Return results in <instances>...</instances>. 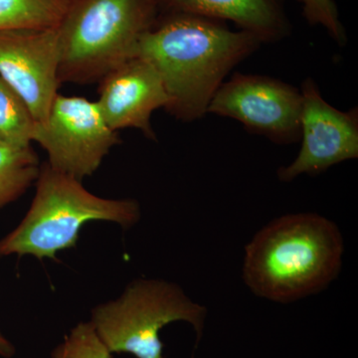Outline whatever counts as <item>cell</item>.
<instances>
[{
    "mask_svg": "<svg viewBox=\"0 0 358 358\" xmlns=\"http://www.w3.org/2000/svg\"><path fill=\"white\" fill-rule=\"evenodd\" d=\"M300 1L303 4V16L310 24L322 26L336 43L345 45V30L339 20L338 6L334 0H300Z\"/></svg>",
    "mask_w": 358,
    "mask_h": 358,
    "instance_id": "obj_16",
    "label": "cell"
},
{
    "mask_svg": "<svg viewBox=\"0 0 358 358\" xmlns=\"http://www.w3.org/2000/svg\"><path fill=\"white\" fill-rule=\"evenodd\" d=\"M41 166L31 145L0 143V208L20 199L38 179Z\"/></svg>",
    "mask_w": 358,
    "mask_h": 358,
    "instance_id": "obj_12",
    "label": "cell"
},
{
    "mask_svg": "<svg viewBox=\"0 0 358 358\" xmlns=\"http://www.w3.org/2000/svg\"><path fill=\"white\" fill-rule=\"evenodd\" d=\"M33 141L44 148L52 169L82 181L100 167L119 138L96 102L58 94Z\"/></svg>",
    "mask_w": 358,
    "mask_h": 358,
    "instance_id": "obj_6",
    "label": "cell"
},
{
    "mask_svg": "<svg viewBox=\"0 0 358 358\" xmlns=\"http://www.w3.org/2000/svg\"><path fill=\"white\" fill-rule=\"evenodd\" d=\"M345 243L336 223L315 213L271 221L245 247L242 275L259 298L289 303L320 293L338 277Z\"/></svg>",
    "mask_w": 358,
    "mask_h": 358,
    "instance_id": "obj_2",
    "label": "cell"
},
{
    "mask_svg": "<svg viewBox=\"0 0 358 358\" xmlns=\"http://www.w3.org/2000/svg\"><path fill=\"white\" fill-rule=\"evenodd\" d=\"M261 43L256 35L233 31L221 21L173 13L141 35L134 57L145 59L159 73L169 96L166 109L190 122L206 114L228 73Z\"/></svg>",
    "mask_w": 358,
    "mask_h": 358,
    "instance_id": "obj_1",
    "label": "cell"
},
{
    "mask_svg": "<svg viewBox=\"0 0 358 358\" xmlns=\"http://www.w3.org/2000/svg\"><path fill=\"white\" fill-rule=\"evenodd\" d=\"M157 0H75L56 28L59 80L101 81L134 57L141 35L155 24Z\"/></svg>",
    "mask_w": 358,
    "mask_h": 358,
    "instance_id": "obj_4",
    "label": "cell"
},
{
    "mask_svg": "<svg viewBox=\"0 0 358 358\" xmlns=\"http://www.w3.org/2000/svg\"><path fill=\"white\" fill-rule=\"evenodd\" d=\"M37 124L23 99L0 78V143L31 145Z\"/></svg>",
    "mask_w": 358,
    "mask_h": 358,
    "instance_id": "obj_14",
    "label": "cell"
},
{
    "mask_svg": "<svg viewBox=\"0 0 358 358\" xmlns=\"http://www.w3.org/2000/svg\"><path fill=\"white\" fill-rule=\"evenodd\" d=\"M69 4L67 0H0V31L57 28Z\"/></svg>",
    "mask_w": 358,
    "mask_h": 358,
    "instance_id": "obj_13",
    "label": "cell"
},
{
    "mask_svg": "<svg viewBox=\"0 0 358 358\" xmlns=\"http://www.w3.org/2000/svg\"><path fill=\"white\" fill-rule=\"evenodd\" d=\"M141 219L134 199H108L87 190L81 180L44 164L36 193L20 225L0 239V258L30 255L56 259L63 250L76 246L79 233L91 221H108L127 230Z\"/></svg>",
    "mask_w": 358,
    "mask_h": 358,
    "instance_id": "obj_3",
    "label": "cell"
},
{
    "mask_svg": "<svg viewBox=\"0 0 358 358\" xmlns=\"http://www.w3.org/2000/svg\"><path fill=\"white\" fill-rule=\"evenodd\" d=\"M96 101L103 119L113 131L134 128L155 138L150 117L169 103L166 89L157 71L145 59L133 57L101 80Z\"/></svg>",
    "mask_w": 358,
    "mask_h": 358,
    "instance_id": "obj_10",
    "label": "cell"
},
{
    "mask_svg": "<svg viewBox=\"0 0 358 358\" xmlns=\"http://www.w3.org/2000/svg\"><path fill=\"white\" fill-rule=\"evenodd\" d=\"M206 315V308L193 301L178 285L164 280L138 279L119 298L94 308L89 322L112 353L164 358L159 338L162 329L173 322H187L199 343Z\"/></svg>",
    "mask_w": 358,
    "mask_h": 358,
    "instance_id": "obj_5",
    "label": "cell"
},
{
    "mask_svg": "<svg viewBox=\"0 0 358 358\" xmlns=\"http://www.w3.org/2000/svg\"><path fill=\"white\" fill-rule=\"evenodd\" d=\"M173 13H187L219 21H231L262 42L282 39L289 23L282 0H157Z\"/></svg>",
    "mask_w": 358,
    "mask_h": 358,
    "instance_id": "obj_11",
    "label": "cell"
},
{
    "mask_svg": "<svg viewBox=\"0 0 358 358\" xmlns=\"http://www.w3.org/2000/svg\"><path fill=\"white\" fill-rule=\"evenodd\" d=\"M301 148L296 159L278 171L282 182L301 174L319 176L329 167L358 157V112L336 109L320 95L317 84L306 79L301 85Z\"/></svg>",
    "mask_w": 358,
    "mask_h": 358,
    "instance_id": "obj_8",
    "label": "cell"
},
{
    "mask_svg": "<svg viewBox=\"0 0 358 358\" xmlns=\"http://www.w3.org/2000/svg\"><path fill=\"white\" fill-rule=\"evenodd\" d=\"M56 28L0 31V78L23 99L37 122H43L58 95Z\"/></svg>",
    "mask_w": 358,
    "mask_h": 358,
    "instance_id": "obj_9",
    "label": "cell"
},
{
    "mask_svg": "<svg viewBox=\"0 0 358 358\" xmlns=\"http://www.w3.org/2000/svg\"><path fill=\"white\" fill-rule=\"evenodd\" d=\"M67 1L69 2V3H71V2L75 1V0H67Z\"/></svg>",
    "mask_w": 358,
    "mask_h": 358,
    "instance_id": "obj_18",
    "label": "cell"
},
{
    "mask_svg": "<svg viewBox=\"0 0 358 358\" xmlns=\"http://www.w3.org/2000/svg\"><path fill=\"white\" fill-rule=\"evenodd\" d=\"M16 353L15 346L8 338L0 331V357L3 358H11Z\"/></svg>",
    "mask_w": 358,
    "mask_h": 358,
    "instance_id": "obj_17",
    "label": "cell"
},
{
    "mask_svg": "<svg viewBox=\"0 0 358 358\" xmlns=\"http://www.w3.org/2000/svg\"><path fill=\"white\" fill-rule=\"evenodd\" d=\"M301 92L273 78L235 74L224 82L207 113L231 117L275 143H293L301 134Z\"/></svg>",
    "mask_w": 358,
    "mask_h": 358,
    "instance_id": "obj_7",
    "label": "cell"
},
{
    "mask_svg": "<svg viewBox=\"0 0 358 358\" xmlns=\"http://www.w3.org/2000/svg\"><path fill=\"white\" fill-rule=\"evenodd\" d=\"M113 353L103 343L93 324L79 322L53 350L51 358H112Z\"/></svg>",
    "mask_w": 358,
    "mask_h": 358,
    "instance_id": "obj_15",
    "label": "cell"
}]
</instances>
